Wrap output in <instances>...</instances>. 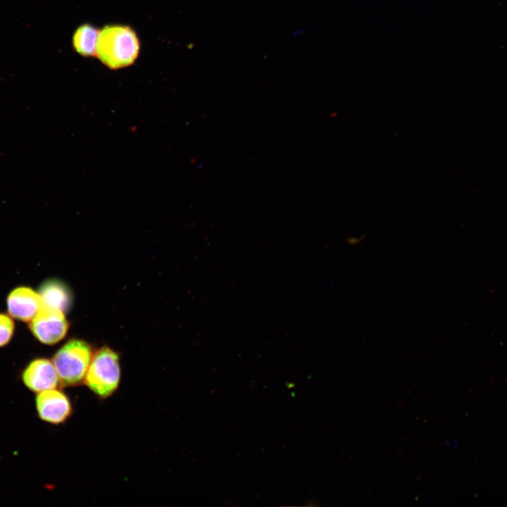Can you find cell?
<instances>
[{
  "instance_id": "6da1fadb",
  "label": "cell",
  "mask_w": 507,
  "mask_h": 507,
  "mask_svg": "<svg viewBox=\"0 0 507 507\" xmlns=\"http://www.w3.org/2000/svg\"><path fill=\"white\" fill-rule=\"evenodd\" d=\"M140 47L139 38L132 27L122 24L107 25L100 29L96 58L108 68L120 70L134 63Z\"/></svg>"
},
{
  "instance_id": "7a4b0ae2",
  "label": "cell",
  "mask_w": 507,
  "mask_h": 507,
  "mask_svg": "<svg viewBox=\"0 0 507 507\" xmlns=\"http://www.w3.org/2000/svg\"><path fill=\"white\" fill-rule=\"evenodd\" d=\"M120 372L118 354L105 346L92 356L84 382L96 395L107 398L117 390Z\"/></svg>"
},
{
  "instance_id": "3957f363",
  "label": "cell",
  "mask_w": 507,
  "mask_h": 507,
  "mask_svg": "<svg viewBox=\"0 0 507 507\" xmlns=\"http://www.w3.org/2000/svg\"><path fill=\"white\" fill-rule=\"evenodd\" d=\"M92 356L90 346L84 341L73 339L64 344L52 359L60 384L75 386L84 382Z\"/></svg>"
},
{
  "instance_id": "277c9868",
  "label": "cell",
  "mask_w": 507,
  "mask_h": 507,
  "mask_svg": "<svg viewBox=\"0 0 507 507\" xmlns=\"http://www.w3.org/2000/svg\"><path fill=\"white\" fill-rule=\"evenodd\" d=\"M68 328L63 312L44 305L30 323V329L35 337L48 345L60 342L65 336Z\"/></svg>"
},
{
  "instance_id": "5b68a950",
  "label": "cell",
  "mask_w": 507,
  "mask_h": 507,
  "mask_svg": "<svg viewBox=\"0 0 507 507\" xmlns=\"http://www.w3.org/2000/svg\"><path fill=\"white\" fill-rule=\"evenodd\" d=\"M35 403L39 418L49 423H63L72 414L70 399L62 391L56 388L39 392Z\"/></svg>"
},
{
  "instance_id": "8992f818",
  "label": "cell",
  "mask_w": 507,
  "mask_h": 507,
  "mask_svg": "<svg viewBox=\"0 0 507 507\" xmlns=\"http://www.w3.org/2000/svg\"><path fill=\"white\" fill-rule=\"evenodd\" d=\"M22 380L24 384L34 392L56 388L59 378L53 362L47 358L32 361L23 370Z\"/></svg>"
},
{
  "instance_id": "52a82bcc",
  "label": "cell",
  "mask_w": 507,
  "mask_h": 507,
  "mask_svg": "<svg viewBox=\"0 0 507 507\" xmlns=\"http://www.w3.org/2000/svg\"><path fill=\"white\" fill-rule=\"evenodd\" d=\"M6 303L9 315L24 322H30L43 306L39 294L27 287L14 289Z\"/></svg>"
},
{
  "instance_id": "ba28073f",
  "label": "cell",
  "mask_w": 507,
  "mask_h": 507,
  "mask_svg": "<svg viewBox=\"0 0 507 507\" xmlns=\"http://www.w3.org/2000/svg\"><path fill=\"white\" fill-rule=\"evenodd\" d=\"M39 294L44 306L65 312L71 304V296L68 288L61 282L50 280L40 287Z\"/></svg>"
},
{
  "instance_id": "9c48e42d",
  "label": "cell",
  "mask_w": 507,
  "mask_h": 507,
  "mask_svg": "<svg viewBox=\"0 0 507 507\" xmlns=\"http://www.w3.org/2000/svg\"><path fill=\"white\" fill-rule=\"evenodd\" d=\"M100 29L89 23H83L73 32L72 45L73 49L83 57H95Z\"/></svg>"
},
{
  "instance_id": "30bf717a",
  "label": "cell",
  "mask_w": 507,
  "mask_h": 507,
  "mask_svg": "<svg viewBox=\"0 0 507 507\" xmlns=\"http://www.w3.org/2000/svg\"><path fill=\"white\" fill-rule=\"evenodd\" d=\"M14 327V323L9 316L0 313V347L5 346L11 341Z\"/></svg>"
},
{
  "instance_id": "8fae6325",
  "label": "cell",
  "mask_w": 507,
  "mask_h": 507,
  "mask_svg": "<svg viewBox=\"0 0 507 507\" xmlns=\"http://www.w3.org/2000/svg\"><path fill=\"white\" fill-rule=\"evenodd\" d=\"M360 241H361V239H358V238L357 237H356L355 238H354V237H351V238L349 239L348 243L350 244H356L358 243Z\"/></svg>"
}]
</instances>
